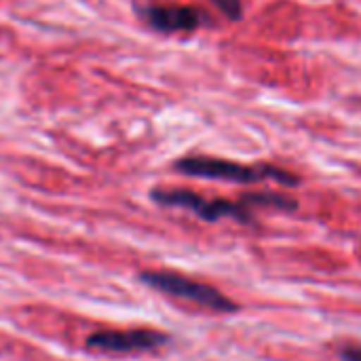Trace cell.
I'll use <instances>...</instances> for the list:
<instances>
[{
	"label": "cell",
	"mask_w": 361,
	"mask_h": 361,
	"mask_svg": "<svg viewBox=\"0 0 361 361\" xmlns=\"http://www.w3.org/2000/svg\"><path fill=\"white\" fill-rule=\"evenodd\" d=\"M150 199L165 207H182L207 222H216L222 218H233L237 222H254V209L258 207H275L292 212L298 207V203L286 195L275 192H250L243 195L239 201H226V199H205L192 190L186 188H154L150 192Z\"/></svg>",
	"instance_id": "cell-1"
},
{
	"label": "cell",
	"mask_w": 361,
	"mask_h": 361,
	"mask_svg": "<svg viewBox=\"0 0 361 361\" xmlns=\"http://www.w3.org/2000/svg\"><path fill=\"white\" fill-rule=\"evenodd\" d=\"M176 171L190 176V178H205V180H224L237 184H256V182H279L283 186H296L300 180L298 176L273 167V165H243L226 159L216 157H184L176 161Z\"/></svg>",
	"instance_id": "cell-2"
},
{
	"label": "cell",
	"mask_w": 361,
	"mask_h": 361,
	"mask_svg": "<svg viewBox=\"0 0 361 361\" xmlns=\"http://www.w3.org/2000/svg\"><path fill=\"white\" fill-rule=\"evenodd\" d=\"M142 283L150 286L157 292H163L167 296L192 302L201 309L214 311V313H235L239 307L237 302H233L226 294H222L220 290H216L214 286L188 279L180 273H171V271H146L140 275Z\"/></svg>",
	"instance_id": "cell-3"
},
{
	"label": "cell",
	"mask_w": 361,
	"mask_h": 361,
	"mask_svg": "<svg viewBox=\"0 0 361 361\" xmlns=\"http://www.w3.org/2000/svg\"><path fill=\"white\" fill-rule=\"evenodd\" d=\"M169 336L157 330H104L87 338V347L104 353H146L167 345Z\"/></svg>",
	"instance_id": "cell-4"
},
{
	"label": "cell",
	"mask_w": 361,
	"mask_h": 361,
	"mask_svg": "<svg viewBox=\"0 0 361 361\" xmlns=\"http://www.w3.org/2000/svg\"><path fill=\"white\" fill-rule=\"evenodd\" d=\"M142 19L157 32H195L205 23V15L186 4H148L140 8Z\"/></svg>",
	"instance_id": "cell-5"
},
{
	"label": "cell",
	"mask_w": 361,
	"mask_h": 361,
	"mask_svg": "<svg viewBox=\"0 0 361 361\" xmlns=\"http://www.w3.org/2000/svg\"><path fill=\"white\" fill-rule=\"evenodd\" d=\"M228 19H233V21H237L241 15H243V4H241V0H212Z\"/></svg>",
	"instance_id": "cell-6"
},
{
	"label": "cell",
	"mask_w": 361,
	"mask_h": 361,
	"mask_svg": "<svg viewBox=\"0 0 361 361\" xmlns=\"http://www.w3.org/2000/svg\"><path fill=\"white\" fill-rule=\"evenodd\" d=\"M338 357L341 361H361V347L360 345H341Z\"/></svg>",
	"instance_id": "cell-7"
}]
</instances>
